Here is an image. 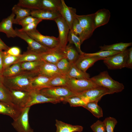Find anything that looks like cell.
I'll return each instance as SVG.
<instances>
[{
	"mask_svg": "<svg viewBox=\"0 0 132 132\" xmlns=\"http://www.w3.org/2000/svg\"><path fill=\"white\" fill-rule=\"evenodd\" d=\"M132 45V43L120 42L109 45H104L99 46L100 50H112L119 52L123 51Z\"/></svg>",
	"mask_w": 132,
	"mask_h": 132,
	"instance_id": "cell-29",
	"label": "cell"
},
{
	"mask_svg": "<svg viewBox=\"0 0 132 132\" xmlns=\"http://www.w3.org/2000/svg\"><path fill=\"white\" fill-rule=\"evenodd\" d=\"M37 72L24 71L14 77L6 78L5 84L8 89L22 90L30 91L32 90L31 83Z\"/></svg>",
	"mask_w": 132,
	"mask_h": 132,
	"instance_id": "cell-1",
	"label": "cell"
},
{
	"mask_svg": "<svg viewBox=\"0 0 132 132\" xmlns=\"http://www.w3.org/2000/svg\"><path fill=\"white\" fill-rule=\"evenodd\" d=\"M2 52L0 51V71L3 68L2 59Z\"/></svg>",
	"mask_w": 132,
	"mask_h": 132,
	"instance_id": "cell-49",
	"label": "cell"
},
{
	"mask_svg": "<svg viewBox=\"0 0 132 132\" xmlns=\"http://www.w3.org/2000/svg\"><path fill=\"white\" fill-rule=\"evenodd\" d=\"M76 9L68 6L64 0H61L58 12L67 23L70 30L73 21L76 17Z\"/></svg>",
	"mask_w": 132,
	"mask_h": 132,
	"instance_id": "cell-15",
	"label": "cell"
},
{
	"mask_svg": "<svg viewBox=\"0 0 132 132\" xmlns=\"http://www.w3.org/2000/svg\"><path fill=\"white\" fill-rule=\"evenodd\" d=\"M12 10V12L16 16L13 22L14 24H18L21 20L31 15V11L30 10L21 7L17 5H14Z\"/></svg>",
	"mask_w": 132,
	"mask_h": 132,
	"instance_id": "cell-25",
	"label": "cell"
},
{
	"mask_svg": "<svg viewBox=\"0 0 132 132\" xmlns=\"http://www.w3.org/2000/svg\"><path fill=\"white\" fill-rule=\"evenodd\" d=\"M94 132H106V127L103 121L98 120L90 126Z\"/></svg>",
	"mask_w": 132,
	"mask_h": 132,
	"instance_id": "cell-43",
	"label": "cell"
},
{
	"mask_svg": "<svg viewBox=\"0 0 132 132\" xmlns=\"http://www.w3.org/2000/svg\"><path fill=\"white\" fill-rule=\"evenodd\" d=\"M128 49L104 58L103 62L108 68L114 70L125 67Z\"/></svg>",
	"mask_w": 132,
	"mask_h": 132,
	"instance_id": "cell-5",
	"label": "cell"
},
{
	"mask_svg": "<svg viewBox=\"0 0 132 132\" xmlns=\"http://www.w3.org/2000/svg\"><path fill=\"white\" fill-rule=\"evenodd\" d=\"M23 72L22 68L21 63H17L4 69L2 74L6 78L9 77L17 75Z\"/></svg>",
	"mask_w": 132,
	"mask_h": 132,
	"instance_id": "cell-27",
	"label": "cell"
},
{
	"mask_svg": "<svg viewBox=\"0 0 132 132\" xmlns=\"http://www.w3.org/2000/svg\"><path fill=\"white\" fill-rule=\"evenodd\" d=\"M110 16V13L108 9H99L94 13V28H97L107 24Z\"/></svg>",
	"mask_w": 132,
	"mask_h": 132,
	"instance_id": "cell-20",
	"label": "cell"
},
{
	"mask_svg": "<svg viewBox=\"0 0 132 132\" xmlns=\"http://www.w3.org/2000/svg\"><path fill=\"white\" fill-rule=\"evenodd\" d=\"M26 33L31 38L48 49H52L60 45L58 38L43 35L36 29Z\"/></svg>",
	"mask_w": 132,
	"mask_h": 132,
	"instance_id": "cell-6",
	"label": "cell"
},
{
	"mask_svg": "<svg viewBox=\"0 0 132 132\" xmlns=\"http://www.w3.org/2000/svg\"><path fill=\"white\" fill-rule=\"evenodd\" d=\"M0 101L13 104L9 89L2 84L0 85Z\"/></svg>",
	"mask_w": 132,
	"mask_h": 132,
	"instance_id": "cell-40",
	"label": "cell"
},
{
	"mask_svg": "<svg viewBox=\"0 0 132 132\" xmlns=\"http://www.w3.org/2000/svg\"><path fill=\"white\" fill-rule=\"evenodd\" d=\"M6 52L8 54L14 56H19L21 55V50L18 47L13 46L9 47L6 51Z\"/></svg>",
	"mask_w": 132,
	"mask_h": 132,
	"instance_id": "cell-46",
	"label": "cell"
},
{
	"mask_svg": "<svg viewBox=\"0 0 132 132\" xmlns=\"http://www.w3.org/2000/svg\"><path fill=\"white\" fill-rule=\"evenodd\" d=\"M8 89L13 103L21 109L26 107L29 99L30 91L19 89Z\"/></svg>",
	"mask_w": 132,
	"mask_h": 132,
	"instance_id": "cell-11",
	"label": "cell"
},
{
	"mask_svg": "<svg viewBox=\"0 0 132 132\" xmlns=\"http://www.w3.org/2000/svg\"><path fill=\"white\" fill-rule=\"evenodd\" d=\"M61 0H41L39 9L58 12Z\"/></svg>",
	"mask_w": 132,
	"mask_h": 132,
	"instance_id": "cell-26",
	"label": "cell"
},
{
	"mask_svg": "<svg viewBox=\"0 0 132 132\" xmlns=\"http://www.w3.org/2000/svg\"><path fill=\"white\" fill-rule=\"evenodd\" d=\"M55 122L56 132H81L83 130V127L80 125H72L57 120Z\"/></svg>",
	"mask_w": 132,
	"mask_h": 132,
	"instance_id": "cell-23",
	"label": "cell"
},
{
	"mask_svg": "<svg viewBox=\"0 0 132 132\" xmlns=\"http://www.w3.org/2000/svg\"><path fill=\"white\" fill-rule=\"evenodd\" d=\"M65 58L70 64L75 63L80 54L72 46L69 44L64 48Z\"/></svg>",
	"mask_w": 132,
	"mask_h": 132,
	"instance_id": "cell-28",
	"label": "cell"
},
{
	"mask_svg": "<svg viewBox=\"0 0 132 132\" xmlns=\"http://www.w3.org/2000/svg\"><path fill=\"white\" fill-rule=\"evenodd\" d=\"M56 23L59 33L58 38L60 45L64 48L68 42V37L69 27L67 23L61 17L56 18L54 20Z\"/></svg>",
	"mask_w": 132,
	"mask_h": 132,
	"instance_id": "cell-13",
	"label": "cell"
},
{
	"mask_svg": "<svg viewBox=\"0 0 132 132\" xmlns=\"http://www.w3.org/2000/svg\"><path fill=\"white\" fill-rule=\"evenodd\" d=\"M68 78L66 75H60L52 78L48 83L49 88L67 86Z\"/></svg>",
	"mask_w": 132,
	"mask_h": 132,
	"instance_id": "cell-33",
	"label": "cell"
},
{
	"mask_svg": "<svg viewBox=\"0 0 132 132\" xmlns=\"http://www.w3.org/2000/svg\"><path fill=\"white\" fill-rule=\"evenodd\" d=\"M108 94H109L108 89L99 86L77 93V96L85 99L88 102L91 101L98 102L103 96Z\"/></svg>",
	"mask_w": 132,
	"mask_h": 132,
	"instance_id": "cell-9",
	"label": "cell"
},
{
	"mask_svg": "<svg viewBox=\"0 0 132 132\" xmlns=\"http://www.w3.org/2000/svg\"><path fill=\"white\" fill-rule=\"evenodd\" d=\"M103 60L98 57L90 56L86 55L85 53L80 55L79 57L74 63L76 66L84 72L93 66L97 61Z\"/></svg>",
	"mask_w": 132,
	"mask_h": 132,
	"instance_id": "cell-16",
	"label": "cell"
},
{
	"mask_svg": "<svg viewBox=\"0 0 132 132\" xmlns=\"http://www.w3.org/2000/svg\"><path fill=\"white\" fill-rule=\"evenodd\" d=\"M94 16V13L83 15L76 14V17L82 29V36L81 41L82 44L85 40L91 36L95 30Z\"/></svg>",
	"mask_w": 132,
	"mask_h": 132,
	"instance_id": "cell-4",
	"label": "cell"
},
{
	"mask_svg": "<svg viewBox=\"0 0 132 132\" xmlns=\"http://www.w3.org/2000/svg\"><path fill=\"white\" fill-rule=\"evenodd\" d=\"M70 30H71L75 35L79 37L81 42L82 36V29L76 17L73 21Z\"/></svg>",
	"mask_w": 132,
	"mask_h": 132,
	"instance_id": "cell-42",
	"label": "cell"
},
{
	"mask_svg": "<svg viewBox=\"0 0 132 132\" xmlns=\"http://www.w3.org/2000/svg\"><path fill=\"white\" fill-rule=\"evenodd\" d=\"M30 107L23 109L18 117L12 123V125L18 132H34L29 123L28 114Z\"/></svg>",
	"mask_w": 132,
	"mask_h": 132,
	"instance_id": "cell-7",
	"label": "cell"
},
{
	"mask_svg": "<svg viewBox=\"0 0 132 132\" xmlns=\"http://www.w3.org/2000/svg\"><path fill=\"white\" fill-rule=\"evenodd\" d=\"M2 49L0 47V51H1V50Z\"/></svg>",
	"mask_w": 132,
	"mask_h": 132,
	"instance_id": "cell-51",
	"label": "cell"
},
{
	"mask_svg": "<svg viewBox=\"0 0 132 132\" xmlns=\"http://www.w3.org/2000/svg\"><path fill=\"white\" fill-rule=\"evenodd\" d=\"M98 86L94 83L90 78L88 79L68 78L67 86L71 91L77 93Z\"/></svg>",
	"mask_w": 132,
	"mask_h": 132,
	"instance_id": "cell-8",
	"label": "cell"
},
{
	"mask_svg": "<svg viewBox=\"0 0 132 132\" xmlns=\"http://www.w3.org/2000/svg\"><path fill=\"white\" fill-rule=\"evenodd\" d=\"M55 65L61 73L66 75L70 68L71 64L65 58L59 61Z\"/></svg>",
	"mask_w": 132,
	"mask_h": 132,
	"instance_id": "cell-38",
	"label": "cell"
},
{
	"mask_svg": "<svg viewBox=\"0 0 132 132\" xmlns=\"http://www.w3.org/2000/svg\"><path fill=\"white\" fill-rule=\"evenodd\" d=\"M0 47L2 49H4L7 50L9 48L2 41L0 38Z\"/></svg>",
	"mask_w": 132,
	"mask_h": 132,
	"instance_id": "cell-48",
	"label": "cell"
},
{
	"mask_svg": "<svg viewBox=\"0 0 132 132\" xmlns=\"http://www.w3.org/2000/svg\"><path fill=\"white\" fill-rule=\"evenodd\" d=\"M66 76L69 78L88 79L90 78L88 73L80 69L74 63L71 64L70 68Z\"/></svg>",
	"mask_w": 132,
	"mask_h": 132,
	"instance_id": "cell-24",
	"label": "cell"
},
{
	"mask_svg": "<svg viewBox=\"0 0 132 132\" xmlns=\"http://www.w3.org/2000/svg\"><path fill=\"white\" fill-rule=\"evenodd\" d=\"M90 79L97 85L108 89L109 94L121 92L124 88L122 83L113 79L107 71L101 72Z\"/></svg>",
	"mask_w": 132,
	"mask_h": 132,
	"instance_id": "cell-2",
	"label": "cell"
},
{
	"mask_svg": "<svg viewBox=\"0 0 132 132\" xmlns=\"http://www.w3.org/2000/svg\"><path fill=\"white\" fill-rule=\"evenodd\" d=\"M40 54L42 60L55 64L62 59L65 58L64 48L60 45Z\"/></svg>",
	"mask_w": 132,
	"mask_h": 132,
	"instance_id": "cell-10",
	"label": "cell"
},
{
	"mask_svg": "<svg viewBox=\"0 0 132 132\" xmlns=\"http://www.w3.org/2000/svg\"><path fill=\"white\" fill-rule=\"evenodd\" d=\"M98 102L91 101L88 102L83 107L90 111L96 117L99 118L103 116L101 108L98 104Z\"/></svg>",
	"mask_w": 132,
	"mask_h": 132,
	"instance_id": "cell-31",
	"label": "cell"
},
{
	"mask_svg": "<svg viewBox=\"0 0 132 132\" xmlns=\"http://www.w3.org/2000/svg\"><path fill=\"white\" fill-rule=\"evenodd\" d=\"M2 85V83L0 78V85Z\"/></svg>",
	"mask_w": 132,
	"mask_h": 132,
	"instance_id": "cell-50",
	"label": "cell"
},
{
	"mask_svg": "<svg viewBox=\"0 0 132 132\" xmlns=\"http://www.w3.org/2000/svg\"><path fill=\"white\" fill-rule=\"evenodd\" d=\"M17 36L25 41L28 44L27 50L40 54L48 51L49 49L44 46L30 37L25 32L19 31L18 29H15Z\"/></svg>",
	"mask_w": 132,
	"mask_h": 132,
	"instance_id": "cell-12",
	"label": "cell"
},
{
	"mask_svg": "<svg viewBox=\"0 0 132 132\" xmlns=\"http://www.w3.org/2000/svg\"><path fill=\"white\" fill-rule=\"evenodd\" d=\"M42 21V20L38 19L22 27L21 29H18V30L20 31L25 33L32 31L36 29V28L38 24Z\"/></svg>",
	"mask_w": 132,
	"mask_h": 132,
	"instance_id": "cell-44",
	"label": "cell"
},
{
	"mask_svg": "<svg viewBox=\"0 0 132 132\" xmlns=\"http://www.w3.org/2000/svg\"><path fill=\"white\" fill-rule=\"evenodd\" d=\"M39 91L48 97L59 99L61 102L65 98L77 96V93L71 91L67 86L48 88Z\"/></svg>",
	"mask_w": 132,
	"mask_h": 132,
	"instance_id": "cell-3",
	"label": "cell"
},
{
	"mask_svg": "<svg viewBox=\"0 0 132 132\" xmlns=\"http://www.w3.org/2000/svg\"><path fill=\"white\" fill-rule=\"evenodd\" d=\"M15 15L12 12L9 16L3 19L0 22V32L4 33L8 38L17 36L16 32L12 27Z\"/></svg>",
	"mask_w": 132,
	"mask_h": 132,
	"instance_id": "cell-17",
	"label": "cell"
},
{
	"mask_svg": "<svg viewBox=\"0 0 132 132\" xmlns=\"http://www.w3.org/2000/svg\"><path fill=\"white\" fill-rule=\"evenodd\" d=\"M38 73L39 75L51 78L62 75L55 64L44 61L40 67Z\"/></svg>",
	"mask_w": 132,
	"mask_h": 132,
	"instance_id": "cell-18",
	"label": "cell"
},
{
	"mask_svg": "<svg viewBox=\"0 0 132 132\" xmlns=\"http://www.w3.org/2000/svg\"><path fill=\"white\" fill-rule=\"evenodd\" d=\"M62 102H67L71 107H83L88 102L85 99L78 96H72L63 99Z\"/></svg>",
	"mask_w": 132,
	"mask_h": 132,
	"instance_id": "cell-34",
	"label": "cell"
},
{
	"mask_svg": "<svg viewBox=\"0 0 132 132\" xmlns=\"http://www.w3.org/2000/svg\"><path fill=\"white\" fill-rule=\"evenodd\" d=\"M43 62L42 60H40L25 62L21 63V65L23 71L38 73L39 68Z\"/></svg>",
	"mask_w": 132,
	"mask_h": 132,
	"instance_id": "cell-32",
	"label": "cell"
},
{
	"mask_svg": "<svg viewBox=\"0 0 132 132\" xmlns=\"http://www.w3.org/2000/svg\"><path fill=\"white\" fill-rule=\"evenodd\" d=\"M103 121L106 127V132H114L115 126L118 122L116 119L109 117L106 118Z\"/></svg>",
	"mask_w": 132,
	"mask_h": 132,
	"instance_id": "cell-41",
	"label": "cell"
},
{
	"mask_svg": "<svg viewBox=\"0 0 132 132\" xmlns=\"http://www.w3.org/2000/svg\"><path fill=\"white\" fill-rule=\"evenodd\" d=\"M38 19L30 15L28 16L21 20L19 22L18 24L21 25L23 27Z\"/></svg>",
	"mask_w": 132,
	"mask_h": 132,
	"instance_id": "cell-45",
	"label": "cell"
},
{
	"mask_svg": "<svg viewBox=\"0 0 132 132\" xmlns=\"http://www.w3.org/2000/svg\"><path fill=\"white\" fill-rule=\"evenodd\" d=\"M69 44H74L76 47L78 52L81 55L84 52L81 49L80 46L81 44L80 40L78 36L75 35L71 30H70L68 37V42Z\"/></svg>",
	"mask_w": 132,
	"mask_h": 132,
	"instance_id": "cell-37",
	"label": "cell"
},
{
	"mask_svg": "<svg viewBox=\"0 0 132 132\" xmlns=\"http://www.w3.org/2000/svg\"><path fill=\"white\" fill-rule=\"evenodd\" d=\"M121 52L112 50H104L99 51L93 53H85L88 56L95 57L101 58L103 60L105 58L114 55Z\"/></svg>",
	"mask_w": 132,
	"mask_h": 132,
	"instance_id": "cell-39",
	"label": "cell"
},
{
	"mask_svg": "<svg viewBox=\"0 0 132 132\" xmlns=\"http://www.w3.org/2000/svg\"><path fill=\"white\" fill-rule=\"evenodd\" d=\"M52 78L39 74L35 76L31 82V85L32 89L39 91L44 88H49L48 83Z\"/></svg>",
	"mask_w": 132,
	"mask_h": 132,
	"instance_id": "cell-22",
	"label": "cell"
},
{
	"mask_svg": "<svg viewBox=\"0 0 132 132\" xmlns=\"http://www.w3.org/2000/svg\"><path fill=\"white\" fill-rule=\"evenodd\" d=\"M40 60H42L40 54L27 50L26 52H24L23 54H21L16 63Z\"/></svg>",
	"mask_w": 132,
	"mask_h": 132,
	"instance_id": "cell-30",
	"label": "cell"
},
{
	"mask_svg": "<svg viewBox=\"0 0 132 132\" xmlns=\"http://www.w3.org/2000/svg\"><path fill=\"white\" fill-rule=\"evenodd\" d=\"M20 55L17 56H14L8 54L6 51L2 52L3 68L5 69L11 65L16 63Z\"/></svg>",
	"mask_w": 132,
	"mask_h": 132,
	"instance_id": "cell-36",
	"label": "cell"
},
{
	"mask_svg": "<svg viewBox=\"0 0 132 132\" xmlns=\"http://www.w3.org/2000/svg\"><path fill=\"white\" fill-rule=\"evenodd\" d=\"M125 67L130 69L132 68V47L128 49V53L126 60Z\"/></svg>",
	"mask_w": 132,
	"mask_h": 132,
	"instance_id": "cell-47",
	"label": "cell"
},
{
	"mask_svg": "<svg viewBox=\"0 0 132 132\" xmlns=\"http://www.w3.org/2000/svg\"><path fill=\"white\" fill-rule=\"evenodd\" d=\"M41 0H20L17 4L21 7L30 10L39 9Z\"/></svg>",
	"mask_w": 132,
	"mask_h": 132,
	"instance_id": "cell-35",
	"label": "cell"
},
{
	"mask_svg": "<svg viewBox=\"0 0 132 132\" xmlns=\"http://www.w3.org/2000/svg\"><path fill=\"white\" fill-rule=\"evenodd\" d=\"M61 102L59 100L49 98L45 96L39 91L32 89L30 91L29 98L26 107H30L37 104L47 102L56 104Z\"/></svg>",
	"mask_w": 132,
	"mask_h": 132,
	"instance_id": "cell-14",
	"label": "cell"
},
{
	"mask_svg": "<svg viewBox=\"0 0 132 132\" xmlns=\"http://www.w3.org/2000/svg\"><path fill=\"white\" fill-rule=\"evenodd\" d=\"M31 16L38 19L54 21L56 18L61 16L59 12L41 9L32 10Z\"/></svg>",
	"mask_w": 132,
	"mask_h": 132,
	"instance_id": "cell-21",
	"label": "cell"
},
{
	"mask_svg": "<svg viewBox=\"0 0 132 132\" xmlns=\"http://www.w3.org/2000/svg\"><path fill=\"white\" fill-rule=\"evenodd\" d=\"M22 109L13 104L0 101V114L8 115L13 120L18 117Z\"/></svg>",
	"mask_w": 132,
	"mask_h": 132,
	"instance_id": "cell-19",
	"label": "cell"
}]
</instances>
